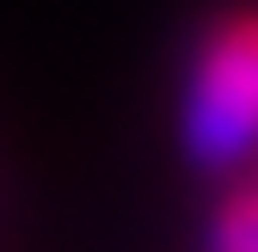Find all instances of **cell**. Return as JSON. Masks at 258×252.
Listing matches in <instances>:
<instances>
[{
    "label": "cell",
    "instance_id": "2",
    "mask_svg": "<svg viewBox=\"0 0 258 252\" xmlns=\"http://www.w3.org/2000/svg\"><path fill=\"white\" fill-rule=\"evenodd\" d=\"M209 252H258V178L234 184L209 215Z\"/></svg>",
    "mask_w": 258,
    "mask_h": 252
},
{
    "label": "cell",
    "instance_id": "1",
    "mask_svg": "<svg viewBox=\"0 0 258 252\" xmlns=\"http://www.w3.org/2000/svg\"><path fill=\"white\" fill-rule=\"evenodd\" d=\"M178 142L203 172H240L258 160V13L203 31L178 92Z\"/></svg>",
    "mask_w": 258,
    "mask_h": 252
}]
</instances>
